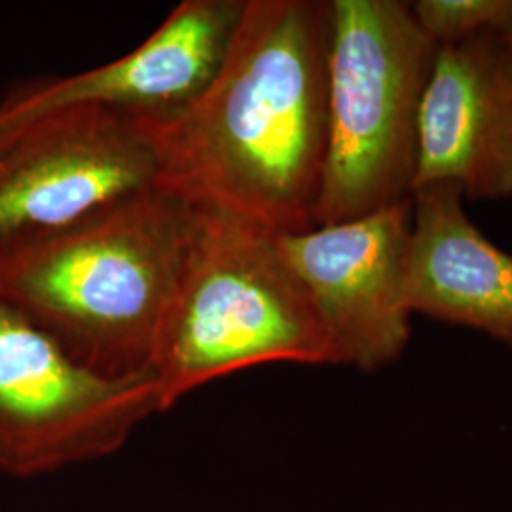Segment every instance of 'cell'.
Segmentation results:
<instances>
[{
	"mask_svg": "<svg viewBox=\"0 0 512 512\" xmlns=\"http://www.w3.org/2000/svg\"><path fill=\"white\" fill-rule=\"evenodd\" d=\"M158 181L139 118L61 110L0 141V249L61 228Z\"/></svg>",
	"mask_w": 512,
	"mask_h": 512,
	"instance_id": "cell-6",
	"label": "cell"
},
{
	"mask_svg": "<svg viewBox=\"0 0 512 512\" xmlns=\"http://www.w3.org/2000/svg\"><path fill=\"white\" fill-rule=\"evenodd\" d=\"M412 200L338 224L277 234V245L329 332L336 365L378 370L410 340Z\"/></svg>",
	"mask_w": 512,
	"mask_h": 512,
	"instance_id": "cell-7",
	"label": "cell"
},
{
	"mask_svg": "<svg viewBox=\"0 0 512 512\" xmlns=\"http://www.w3.org/2000/svg\"><path fill=\"white\" fill-rule=\"evenodd\" d=\"M198 219V205L152 184L2 247L0 298L93 372L145 374Z\"/></svg>",
	"mask_w": 512,
	"mask_h": 512,
	"instance_id": "cell-2",
	"label": "cell"
},
{
	"mask_svg": "<svg viewBox=\"0 0 512 512\" xmlns=\"http://www.w3.org/2000/svg\"><path fill=\"white\" fill-rule=\"evenodd\" d=\"M274 363L336 365L329 332L277 234L200 207L150 359L162 410L203 385Z\"/></svg>",
	"mask_w": 512,
	"mask_h": 512,
	"instance_id": "cell-3",
	"label": "cell"
},
{
	"mask_svg": "<svg viewBox=\"0 0 512 512\" xmlns=\"http://www.w3.org/2000/svg\"><path fill=\"white\" fill-rule=\"evenodd\" d=\"M330 4L329 135L313 226L412 200L421 103L439 52L410 4Z\"/></svg>",
	"mask_w": 512,
	"mask_h": 512,
	"instance_id": "cell-4",
	"label": "cell"
},
{
	"mask_svg": "<svg viewBox=\"0 0 512 512\" xmlns=\"http://www.w3.org/2000/svg\"><path fill=\"white\" fill-rule=\"evenodd\" d=\"M501 44H503V55H505V61L509 65L512 73V33H509L507 37H501Z\"/></svg>",
	"mask_w": 512,
	"mask_h": 512,
	"instance_id": "cell-12",
	"label": "cell"
},
{
	"mask_svg": "<svg viewBox=\"0 0 512 512\" xmlns=\"http://www.w3.org/2000/svg\"><path fill=\"white\" fill-rule=\"evenodd\" d=\"M156 414L150 372L97 374L0 298V476L31 480L110 458Z\"/></svg>",
	"mask_w": 512,
	"mask_h": 512,
	"instance_id": "cell-5",
	"label": "cell"
},
{
	"mask_svg": "<svg viewBox=\"0 0 512 512\" xmlns=\"http://www.w3.org/2000/svg\"><path fill=\"white\" fill-rule=\"evenodd\" d=\"M330 0H245L217 73L141 120L156 184L274 234L313 228L329 135Z\"/></svg>",
	"mask_w": 512,
	"mask_h": 512,
	"instance_id": "cell-1",
	"label": "cell"
},
{
	"mask_svg": "<svg viewBox=\"0 0 512 512\" xmlns=\"http://www.w3.org/2000/svg\"><path fill=\"white\" fill-rule=\"evenodd\" d=\"M435 184L471 200L512 198V73L499 35L437 52L421 103L414 192Z\"/></svg>",
	"mask_w": 512,
	"mask_h": 512,
	"instance_id": "cell-9",
	"label": "cell"
},
{
	"mask_svg": "<svg viewBox=\"0 0 512 512\" xmlns=\"http://www.w3.org/2000/svg\"><path fill=\"white\" fill-rule=\"evenodd\" d=\"M410 10L437 48L486 33H512V0H418Z\"/></svg>",
	"mask_w": 512,
	"mask_h": 512,
	"instance_id": "cell-11",
	"label": "cell"
},
{
	"mask_svg": "<svg viewBox=\"0 0 512 512\" xmlns=\"http://www.w3.org/2000/svg\"><path fill=\"white\" fill-rule=\"evenodd\" d=\"M463 200L450 184L414 192L408 306L512 344V255L476 228Z\"/></svg>",
	"mask_w": 512,
	"mask_h": 512,
	"instance_id": "cell-10",
	"label": "cell"
},
{
	"mask_svg": "<svg viewBox=\"0 0 512 512\" xmlns=\"http://www.w3.org/2000/svg\"><path fill=\"white\" fill-rule=\"evenodd\" d=\"M245 0H184L129 54L63 78L18 86L0 101V141L48 114L73 109L164 120L217 73Z\"/></svg>",
	"mask_w": 512,
	"mask_h": 512,
	"instance_id": "cell-8",
	"label": "cell"
}]
</instances>
